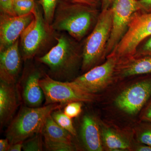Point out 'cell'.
I'll use <instances>...</instances> for the list:
<instances>
[{
  "instance_id": "obj_10",
  "label": "cell",
  "mask_w": 151,
  "mask_h": 151,
  "mask_svg": "<svg viewBox=\"0 0 151 151\" xmlns=\"http://www.w3.org/2000/svg\"><path fill=\"white\" fill-rule=\"evenodd\" d=\"M151 97V76L125 89L115 100L117 107L131 115L138 113Z\"/></svg>"
},
{
  "instance_id": "obj_32",
  "label": "cell",
  "mask_w": 151,
  "mask_h": 151,
  "mask_svg": "<svg viewBox=\"0 0 151 151\" xmlns=\"http://www.w3.org/2000/svg\"><path fill=\"white\" fill-rule=\"evenodd\" d=\"M114 0H101L102 11L106 10L111 7Z\"/></svg>"
},
{
  "instance_id": "obj_23",
  "label": "cell",
  "mask_w": 151,
  "mask_h": 151,
  "mask_svg": "<svg viewBox=\"0 0 151 151\" xmlns=\"http://www.w3.org/2000/svg\"><path fill=\"white\" fill-rule=\"evenodd\" d=\"M45 147L48 151H72L75 150L73 144L51 140L44 138Z\"/></svg>"
},
{
  "instance_id": "obj_29",
  "label": "cell",
  "mask_w": 151,
  "mask_h": 151,
  "mask_svg": "<svg viewBox=\"0 0 151 151\" xmlns=\"http://www.w3.org/2000/svg\"><path fill=\"white\" fill-rule=\"evenodd\" d=\"M149 100L150 102L144 111L142 119L144 122L151 123V97Z\"/></svg>"
},
{
  "instance_id": "obj_25",
  "label": "cell",
  "mask_w": 151,
  "mask_h": 151,
  "mask_svg": "<svg viewBox=\"0 0 151 151\" xmlns=\"http://www.w3.org/2000/svg\"><path fill=\"white\" fill-rule=\"evenodd\" d=\"M148 56H151V35L141 43L133 57L138 58Z\"/></svg>"
},
{
  "instance_id": "obj_11",
  "label": "cell",
  "mask_w": 151,
  "mask_h": 151,
  "mask_svg": "<svg viewBox=\"0 0 151 151\" xmlns=\"http://www.w3.org/2000/svg\"><path fill=\"white\" fill-rule=\"evenodd\" d=\"M33 14L17 16L1 13L0 16V51L13 44L33 19Z\"/></svg>"
},
{
  "instance_id": "obj_21",
  "label": "cell",
  "mask_w": 151,
  "mask_h": 151,
  "mask_svg": "<svg viewBox=\"0 0 151 151\" xmlns=\"http://www.w3.org/2000/svg\"><path fill=\"white\" fill-rule=\"evenodd\" d=\"M59 0H40V4L43 9L44 17L49 24L51 25L55 12Z\"/></svg>"
},
{
  "instance_id": "obj_8",
  "label": "cell",
  "mask_w": 151,
  "mask_h": 151,
  "mask_svg": "<svg viewBox=\"0 0 151 151\" xmlns=\"http://www.w3.org/2000/svg\"><path fill=\"white\" fill-rule=\"evenodd\" d=\"M110 8L112 12V24L105 52V55L108 56L124 37L132 16L139 11L137 0H114Z\"/></svg>"
},
{
  "instance_id": "obj_5",
  "label": "cell",
  "mask_w": 151,
  "mask_h": 151,
  "mask_svg": "<svg viewBox=\"0 0 151 151\" xmlns=\"http://www.w3.org/2000/svg\"><path fill=\"white\" fill-rule=\"evenodd\" d=\"M44 94L45 105L59 103L66 105L71 102H92L95 100L94 94L85 92L71 81L56 80L45 74L40 80Z\"/></svg>"
},
{
  "instance_id": "obj_34",
  "label": "cell",
  "mask_w": 151,
  "mask_h": 151,
  "mask_svg": "<svg viewBox=\"0 0 151 151\" xmlns=\"http://www.w3.org/2000/svg\"><path fill=\"white\" fill-rule=\"evenodd\" d=\"M137 151H151V146L144 145L139 146L138 148Z\"/></svg>"
},
{
  "instance_id": "obj_2",
  "label": "cell",
  "mask_w": 151,
  "mask_h": 151,
  "mask_svg": "<svg viewBox=\"0 0 151 151\" xmlns=\"http://www.w3.org/2000/svg\"><path fill=\"white\" fill-rule=\"evenodd\" d=\"M64 105L54 103L36 108L22 106L9 125L6 132V138L12 145L23 143L41 133L47 118L53 111Z\"/></svg>"
},
{
  "instance_id": "obj_19",
  "label": "cell",
  "mask_w": 151,
  "mask_h": 151,
  "mask_svg": "<svg viewBox=\"0 0 151 151\" xmlns=\"http://www.w3.org/2000/svg\"><path fill=\"white\" fill-rule=\"evenodd\" d=\"M60 109L53 111L51 113L52 117L57 124L75 137L76 135V132L73 127L72 119L65 115Z\"/></svg>"
},
{
  "instance_id": "obj_24",
  "label": "cell",
  "mask_w": 151,
  "mask_h": 151,
  "mask_svg": "<svg viewBox=\"0 0 151 151\" xmlns=\"http://www.w3.org/2000/svg\"><path fill=\"white\" fill-rule=\"evenodd\" d=\"M82 105L81 102L79 101L68 103L65 105L63 112L71 119L76 118L81 114L82 111Z\"/></svg>"
},
{
  "instance_id": "obj_27",
  "label": "cell",
  "mask_w": 151,
  "mask_h": 151,
  "mask_svg": "<svg viewBox=\"0 0 151 151\" xmlns=\"http://www.w3.org/2000/svg\"><path fill=\"white\" fill-rule=\"evenodd\" d=\"M13 0H0L1 13L16 16L14 12Z\"/></svg>"
},
{
  "instance_id": "obj_9",
  "label": "cell",
  "mask_w": 151,
  "mask_h": 151,
  "mask_svg": "<svg viewBox=\"0 0 151 151\" xmlns=\"http://www.w3.org/2000/svg\"><path fill=\"white\" fill-rule=\"evenodd\" d=\"M108 57L106 62L94 66L72 82L80 89L91 94H94L105 89L112 81L118 60L113 55Z\"/></svg>"
},
{
  "instance_id": "obj_15",
  "label": "cell",
  "mask_w": 151,
  "mask_h": 151,
  "mask_svg": "<svg viewBox=\"0 0 151 151\" xmlns=\"http://www.w3.org/2000/svg\"><path fill=\"white\" fill-rule=\"evenodd\" d=\"M81 139L85 148L89 151H103L102 139L99 125L94 117H83L81 129Z\"/></svg>"
},
{
  "instance_id": "obj_30",
  "label": "cell",
  "mask_w": 151,
  "mask_h": 151,
  "mask_svg": "<svg viewBox=\"0 0 151 151\" xmlns=\"http://www.w3.org/2000/svg\"><path fill=\"white\" fill-rule=\"evenodd\" d=\"M72 2L78 3L82 4L96 8L99 4L100 0H68Z\"/></svg>"
},
{
  "instance_id": "obj_33",
  "label": "cell",
  "mask_w": 151,
  "mask_h": 151,
  "mask_svg": "<svg viewBox=\"0 0 151 151\" xmlns=\"http://www.w3.org/2000/svg\"><path fill=\"white\" fill-rule=\"evenodd\" d=\"M23 148V143H17L11 145L8 151H21Z\"/></svg>"
},
{
  "instance_id": "obj_14",
  "label": "cell",
  "mask_w": 151,
  "mask_h": 151,
  "mask_svg": "<svg viewBox=\"0 0 151 151\" xmlns=\"http://www.w3.org/2000/svg\"><path fill=\"white\" fill-rule=\"evenodd\" d=\"M18 91L15 84L0 83V124L1 127L13 119L19 105Z\"/></svg>"
},
{
  "instance_id": "obj_18",
  "label": "cell",
  "mask_w": 151,
  "mask_h": 151,
  "mask_svg": "<svg viewBox=\"0 0 151 151\" xmlns=\"http://www.w3.org/2000/svg\"><path fill=\"white\" fill-rule=\"evenodd\" d=\"M101 135L105 146L110 150H124L129 148V142L111 129L104 128Z\"/></svg>"
},
{
  "instance_id": "obj_3",
  "label": "cell",
  "mask_w": 151,
  "mask_h": 151,
  "mask_svg": "<svg viewBox=\"0 0 151 151\" xmlns=\"http://www.w3.org/2000/svg\"><path fill=\"white\" fill-rule=\"evenodd\" d=\"M57 41L56 45L38 60L48 67L51 77L66 81L76 66L79 52L76 43L67 36L60 35Z\"/></svg>"
},
{
  "instance_id": "obj_7",
  "label": "cell",
  "mask_w": 151,
  "mask_h": 151,
  "mask_svg": "<svg viewBox=\"0 0 151 151\" xmlns=\"http://www.w3.org/2000/svg\"><path fill=\"white\" fill-rule=\"evenodd\" d=\"M151 35V13L137 12L132 16L128 29L122 40L109 55L127 59L134 55L142 42Z\"/></svg>"
},
{
  "instance_id": "obj_26",
  "label": "cell",
  "mask_w": 151,
  "mask_h": 151,
  "mask_svg": "<svg viewBox=\"0 0 151 151\" xmlns=\"http://www.w3.org/2000/svg\"><path fill=\"white\" fill-rule=\"evenodd\" d=\"M138 135L139 142L143 145L151 146V125H144Z\"/></svg>"
},
{
  "instance_id": "obj_35",
  "label": "cell",
  "mask_w": 151,
  "mask_h": 151,
  "mask_svg": "<svg viewBox=\"0 0 151 151\" xmlns=\"http://www.w3.org/2000/svg\"><path fill=\"white\" fill-rule=\"evenodd\" d=\"M14 1H22V0H13Z\"/></svg>"
},
{
  "instance_id": "obj_6",
  "label": "cell",
  "mask_w": 151,
  "mask_h": 151,
  "mask_svg": "<svg viewBox=\"0 0 151 151\" xmlns=\"http://www.w3.org/2000/svg\"><path fill=\"white\" fill-rule=\"evenodd\" d=\"M32 13L33 19L20 37L22 56L25 60L31 59L42 50L50 40L53 31L37 5Z\"/></svg>"
},
{
  "instance_id": "obj_31",
  "label": "cell",
  "mask_w": 151,
  "mask_h": 151,
  "mask_svg": "<svg viewBox=\"0 0 151 151\" xmlns=\"http://www.w3.org/2000/svg\"><path fill=\"white\" fill-rule=\"evenodd\" d=\"M10 146V143L6 138L0 140V151H8Z\"/></svg>"
},
{
  "instance_id": "obj_36",
  "label": "cell",
  "mask_w": 151,
  "mask_h": 151,
  "mask_svg": "<svg viewBox=\"0 0 151 151\" xmlns=\"http://www.w3.org/2000/svg\"><path fill=\"white\" fill-rule=\"evenodd\" d=\"M137 1H139V0H137Z\"/></svg>"
},
{
  "instance_id": "obj_17",
  "label": "cell",
  "mask_w": 151,
  "mask_h": 151,
  "mask_svg": "<svg viewBox=\"0 0 151 151\" xmlns=\"http://www.w3.org/2000/svg\"><path fill=\"white\" fill-rule=\"evenodd\" d=\"M123 76L151 74V56L138 57L126 64L122 70Z\"/></svg>"
},
{
  "instance_id": "obj_1",
  "label": "cell",
  "mask_w": 151,
  "mask_h": 151,
  "mask_svg": "<svg viewBox=\"0 0 151 151\" xmlns=\"http://www.w3.org/2000/svg\"><path fill=\"white\" fill-rule=\"evenodd\" d=\"M95 8L60 0L57 6L51 25L53 30L66 32L76 40H81L87 34L98 16Z\"/></svg>"
},
{
  "instance_id": "obj_4",
  "label": "cell",
  "mask_w": 151,
  "mask_h": 151,
  "mask_svg": "<svg viewBox=\"0 0 151 151\" xmlns=\"http://www.w3.org/2000/svg\"><path fill=\"white\" fill-rule=\"evenodd\" d=\"M112 24L111 8L102 11L98 16L94 29L87 37L82 52V68L87 71L105 56Z\"/></svg>"
},
{
  "instance_id": "obj_20",
  "label": "cell",
  "mask_w": 151,
  "mask_h": 151,
  "mask_svg": "<svg viewBox=\"0 0 151 151\" xmlns=\"http://www.w3.org/2000/svg\"><path fill=\"white\" fill-rule=\"evenodd\" d=\"M35 0H22L14 1V12L17 16L32 13L36 6Z\"/></svg>"
},
{
  "instance_id": "obj_28",
  "label": "cell",
  "mask_w": 151,
  "mask_h": 151,
  "mask_svg": "<svg viewBox=\"0 0 151 151\" xmlns=\"http://www.w3.org/2000/svg\"><path fill=\"white\" fill-rule=\"evenodd\" d=\"M139 11L141 13H151V0L138 1Z\"/></svg>"
},
{
  "instance_id": "obj_12",
  "label": "cell",
  "mask_w": 151,
  "mask_h": 151,
  "mask_svg": "<svg viewBox=\"0 0 151 151\" xmlns=\"http://www.w3.org/2000/svg\"><path fill=\"white\" fill-rule=\"evenodd\" d=\"M19 40L0 51V79L9 84H16L21 68Z\"/></svg>"
},
{
  "instance_id": "obj_13",
  "label": "cell",
  "mask_w": 151,
  "mask_h": 151,
  "mask_svg": "<svg viewBox=\"0 0 151 151\" xmlns=\"http://www.w3.org/2000/svg\"><path fill=\"white\" fill-rule=\"evenodd\" d=\"M41 78L40 72L35 70L23 78L19 94L25 106L36 108L43 103L44 94L39 82Z\"/></svg>"
},
{
  "instance_id": "obj_22",
  "label": "cell",
  "mask_w": 151,
  "mask_h": 151,
  "mask_svg": "<svg viewBox=\"0 0 151 151\" xmlns=\"http://www.w3.org/2000/svg\"><path fill=\"white\" fill-rule=\"evenodd\" d=\"M41 133L29 138L23 142L22 150L24 151H40L43 150V143Z\"/></svg>"
},
{
  "instance_id": "obj_16",
  "label": "cell",
  "mask_w": 151,
  "mask_h": 151,
  "mask_svg": "<svg viewBox=\"0 0 151 151\" xmlns=\"http://www.w3.org/2000/svg\"><path fill=\"white\" fill-rule=\"evenodd\" d=\"M41 134L44 138L51 140L72 144V135L57 124L51 114L47 118Z\"/></svg>"
}]
</instances>
